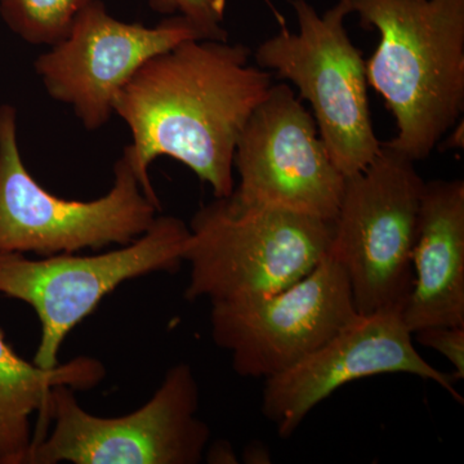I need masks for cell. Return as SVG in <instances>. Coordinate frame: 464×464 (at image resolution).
I'll return each mask as SVG.
<instances>
[{
  "mask_svg": "<svg viewBox=\"0 0 464 464\" xmlns=\"http://www.w3.org/2000/svg\"><path fill=\"white\" fill-rule=\"evenodd\" d=\"M244 462L248 464H268L273 462L270 449L266 447L264 442L252 441L244 449Z\"/></svg>",
  "mask_w": 464,
  "mask_h": 464,
  "instance_id": "19",
  "label": "cell"
},
{
  "mask_svg": "<svg viewBox=\"0 0 464 464\" xmlns=\"http://www.w3.org/2000/svg\"><path fill=\"white\" fill-rule=\"evenodd\" d=\"M418 343L441 353L454 366L457 380L464 378V326H430L413 333Z\"/></svg>",
  "mask_w": 464,
  "mask_h": 464,
  "instance_id": "17",
  "label": "cell"
},
{
  "mask_svg": "<svg viewBox=\"0 0 464 464\" xmlns=\"http://www.w3.org/2000/svg\"><path fill=\"white\" fill-rule=\"evenodd\" d=\"M191 39L208 38L179 14L149 27L118 20L94 0L66 38L35 61V72L52 99L72 106L84 127L96 130L108 123L116 96L143 63Z\"/></svg>",
  "mask_w": 464,
  "mask_h": 464,
  "instance_id": "11",
  "label": "cell"
},
{
  "mask_svg": "<svg viewBox=\"0 0 464 464\" xmlns=\"http://www.w3.org/2000/svg\"><path fill=\"white\" fill-rule=\"evenodd\" d=\"M207 459L209 463H237V454H235L234 448L230 442L216 441L210 448H207Z\"/></svg>",
  "mask_w": 464,
  "mask_h": 464,
  "instance_id": "18",
  "label": "cell"
},
{
  "mask_svg": "<svg viewBox=\"0 0 464 464\" xmlns=\"http://www.w3.org/2000/svg\"><path fill=\"white\" fill-rule=\"evenodd\" d=\"M75 390L56 386L45 413V433L29 464H198L210 429L197 417L200 393L190 365L167 372L152 398L123 417L88 413Z\"/></svg>",
  "mask_w": 464,
  "mask_h": 464,
  "instance_id": "7",
  "label": "cell"
},
{
  "mask_svg": "<svg viewBox=\"0 0 464 464\" xmlns=\"http://www.w3.org/2000/svg\"><path fill=\"white\" fill-rule=\"evenodd\" d=\"M250 56L240 43L191 39L150 58L119 92L114 112L132 133L123 155L150 200L160 204L149 177L160 157L188 167L215 198L230 197L240 134L274 84Z\"/></svg>",
  "mask_w": 464,
  "mask_h": 464,
  "instance_id": "1",
  "label": "cell"
},
{
  "mask_svg": "<svg viewBox=\"0 0 464 464\" xmlns=\"http://www.w3.org/2000/svg\"><path fill=\"white\" fill-rule=\"evenodd\" d=\"M188 226L172 216H158L145 234L123 248L93 256H50L30 259L0 253V295L25 302L41 322V342L34 364L51 369L69 333L91 315L121 284L181 268Z\"/></svg>",
  "mask_w": 464,
  "mask_h": 464,
  "instance_id": "8",
  "label": "cell"
},
{
  "mask_svg": "<svg viewBox=\"0 0 464 464\" xmlns=\"http://www.w3.org/2000/svg\"><path fill=\"white\" fill-rule=\"evenodd\" d=\"M100 360L79 356L44 369L17 355L0 332V464H29L32 447L44 438L52 390L96 389L105 380Z\"/></svg>",
  "mask_w": 464,
  "mask_h": 464,
  "instance_id": "14",
  "label": "cell"
},
{
  "mask_svg": "<svg viewBox=\"0 0 464 464\" xmlns=\"http://www.w3.org/2000/svg\"><path fill=\"white\" fill-rule=\"evenodd\" d=\"M381 41L366 63L368 84L396 121L387 145L424 160L464 110V0H348Z\"/></svg>",
  "mask_w": 464,
  "mask_h": 464,
  "instance_id": "2",
  "label": "cell"
},
{
  "mask_svg": "<svg viewBox=\"0 0 464 464\" xmlns=\"http://www.w3.org/2000/svg\"><path fill=\"white\" fill-rule=\"evenodd\" d=\"M94 0H0V14L9 29L34 45L63 41L76 17Z\"/></svg>",
  "mask_w": 464,
  "mask_h": 464,
  "instance_id": "15",
  "label": "cell"
},
{
  "mask_svg": "<svg viewBox=\"0 0 464 464\" xmlns=\"http://www.w3.org/2000/svg\"><path fill=\"white\" fill-rule=\"evenodd\" d=\"M234 168L239 183L228 199L235 206L279 208L329 222L337 217L346 177L288 84L271 85L249 116Z\"/></svg>",
  "mask_w": 464,
  "mask_h": 464,
  "instance_id": "10",
  "label": "cell"
},
{
  "mask_svg": "<svg viewBox=\"0 0 464 464\" xmlns=\"http://www.w3.org/2000/svg\"><path fill=\"white\" fill-rule=\"evenodd\" d=\"M424 183L415 161L386 142L365 169L346 177L329 255L347 275L359 315L404 307Z\"/></svg>",
  "mask_w": 464,
  "mask_h": 464,
  "instance_id": "4",
  "label": "cell"
},
{
  "mask_svg": "<svg viewBox=\"0 0 464 464\" xmlns=\"http://www.w3.org/2000/svg\"><path fill=\"white\" fill-rule=\"evenodd\" d=\"M357 314L347 275L331 255L268 295L210 304L215 343L240 377L268 380L323 346Z\"/></svg>",
  "mask_w": 464,
  "mask_h": 464,
  "instance_id": "9",
  "label": "cell"
},
{
  "mask_svg": "<svg viewBox=\"0 0 464 464\" xmlns=\"http://www.w3.org/2000/svg\"><path fill=\"white\" fill-rule=\"evenodd\" d=\"M226 3L227 0H150V7L159 14L188 18L208 39L227 41V32L222 27Z\"/></svg>",
  "mask_w": 464,
  "mask_h": 464,
  "instance_id": "16",
  "label": "cell"
},
{
  "mask_svg": "<svg viewBox=\"0 0 464 464\" xmlns=\"http://www.w3.org/2000/svg\"><path fill=\"white\" fill-rule=\"evenodd\" d=\"M413 286L401 316L413 333L464 326V181L424 183L413 249Z\"/></svg>",
  "mask_w": 464,
  "mask_h": 464,
  "instance_id": "13",
  "label": "cell"
},
{
  "mask_svg": "<svg viewBox=\"0 0 464 464\" xmlns=\"http://www.w3.org/2000/svg\"><path fill=\"white\" fill-rule=\"evenodd\" d=\"M160 209L146 197L124 155L102 198L79 201L52 195L21 157L16 109L0 106V253L50 257L127 246L151 227Z\"/></svg>",
  "mask_w": 464,
  "mask_h": 464,
  "instance_id": "6",
  "label": "cell"
},
{
  "mask_svg": "<svg viewBox=\"0 0 464 464\" xmlns=\"http://www.w3.org/2000/svg\"><path fill=\"white\" fill-rule=\"evenodd\" d=\"M390 373L435 382L462 402L453 373L433 368L414 347L400 310L357 315L295 366L265 380L262 413L288 439L308 413L350 382Z\"/></svg>",
  "mask_w": 464,
  "mask_h": 464,
  "instance_id": "12",
  "label": "cell"
},
{
  "mask_svg": "<svg viewBox=\"0 0 464 464\" xmlns=\"http://www.w3.org/2000/svg\"><path fill=\"white\" fill-rule=\"evenodd\" d=\"M298 33L282 32L262 42L256 65L297 87L310 103L320 139L344 177L365 169L382 142L372 123L366 63L348 35V0L320 14L307 0H292Z\"/></svg>",
  "mask_w": 464,
  "mask_h": 464,
  "instance_id": "5",
  "label": "cell"
},
{
  "mask_svg": "<svg viewBox=\"0 0 464 464\" xmlns=\"http://www.w3.org/2000/svg\"><path fill=\"white\" fill-rule=\"evenodd\" d=\"M188 230L185 298L212 304L268 295L306 276L329 255L333 222L216 198L195 213Z\"/></svg>",
  "mask_w": 464,
  "mask_h": 464,
  "instance_id": "3",
  "label": "cell"
}]
</instances>
